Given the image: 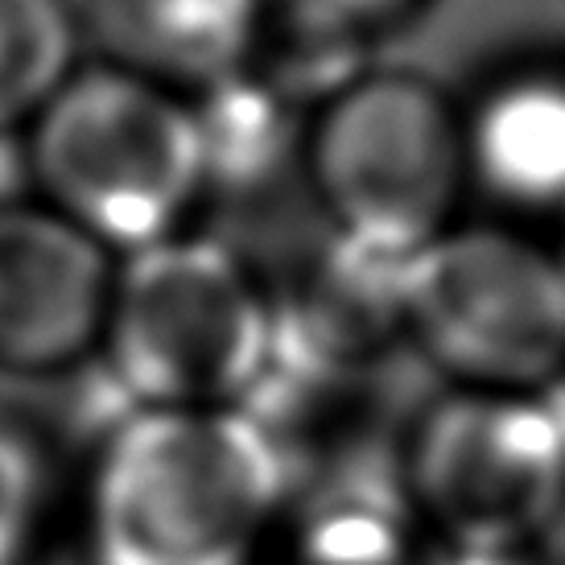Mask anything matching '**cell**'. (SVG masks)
I'll return each mask as SVG.
<instances>
[{
  "mask_svg": "<svg viewBox=\"0 0 565 565\" xmlns=\"http://www.w3.org/2000/svg\"><path fill=\"white\" fill-rule=\"evenodd\" d=\"M116 256L38 199L0 211V372L63 376L95 360Z\"/></svg>",
  "mask_w": 565,
  "mask_h": 565,
  "instance_id": "obj_7",
  "label": "cell"
},
{
  "mask_svg": "<svg viewBox=\"0 0 565 565\" xmlns=\"http://www.w3.org/2000/svg\"><path fill=\"white\" fill-rule=\"evenodd\" d=\"M553 252L562 256V268H565V215H562V244H557V248H553Z\"/></svg>",
  "mask_w": 565,
  "mask_h": 565,
  "instance_id": "obj_15",
  "label": "cell"
},
{
  "mask_svg": "<svg viewBox=\"0 0 565 565\" xmlns=\"http://www.w3.org/2000/svg\"><path fill=\"white\" fill-rule=\"evenodd\" d=\"M298 170L330 236L413 260L471 194L462 111L417 71L363 66L315 108Z\"/></svg>",
  "mask_w": 565,
  "mask_h": 565,
  "instance_id": "obj_4",
  "label": "cell"
},
{
  "mask_svg": "<svg viewBox=\"0 0 565 565\" xmlns=\"http://www.w3.org/2000/svg\"><path fill=\"white\" fill-rule=\"evenodd\" d=\"M422 4L425 0H268L273 13L315 25V30L343 33L355 42H372V33L413 17Z\"/></svg>",
  "mask_w": 565,
  "mask_h": 565,
  "instance_id": "obj_13",
  "label": "cell"
},
{
  "mask_svg": "<svg viewBox=\"0 0 565 565\" xmlns=\"http://www.w3.org/2000/svg\"><path fill=\"white\" fill-rule=\"evenodd\" d=\"M30 194L116 260L190 232L206 199L186 95L111 63H83L21 128Z\"/></svg>",
  "mask_w": 565,
  "mask_h": 565,
  "instance_id": "obj_2",
  "label": "cell"
},
{
  "mask_svg": "<svg viewBox=\"0 0 565 565\" xmlns=\"http://www.w3.org/2000/svg\"><path fill=\"white\" fill-rule=\"evenodd\" d=\"M79 565H87V562H79Z\"/></svg>",
  "mask_w": 565,
  "mask_h": 565,
  "instance_id": "obj_16",
  "label": "cell"
},
{
  "mask_svg": "<svg viewBox=\"0 0 565 565\" xmlns=\"http://www.w3.org/2000/svg\"><path fill=\"white\" fill-rule=\"evenodd\" d=\"M95 360L128 408H248L277 360V298L227 244L182 232L116 260Z\"/></svg>",
  "mask_w": 565,
  "mask_h": 565,
  "instance_id": "obj_3",
  "label": "cell"
},
{
  "mask_svg": "<svg viewBox=\"0 0 565 565\" xmlns=\"http://www.w3.org/2000/svg\"><path fill=\"white\" fill-rule=\"evenodd\" d=\"M396 471L441 545L536 553L565 520V413L553 393L450 388L413 422Z\"/></svg>",
  "mask_w": 565,
  "mask_h": 565,
  "instance_id": "obj_6",
  "label": "cell"
},
{
  "mask_svg": "<svg viewBox=\"0 0 565 565\" xmlns=\"http://www.w3.org/2000/svg\"><path fill=\"white\" fill-rule=\"evenodd\" d=\"M268 0H83V42L99 63L125 66L178 95H194L252 58Z\"/></svg>",
  "mask_w": 565,
  "mask_h": 565,
  "instance_id": "obj_9",
  "label": "cell"
},
{
  "mask_svg": "<svg viewBox=\"0 0 565 565\" xmlns=\"http://www.w3.org/2000/svg\"><path fill=\"white\" fill-rule=\"evenodd\" d=\"M79 66V4L0 0V128L21 132Z\"/></svg>",
  "mask_w": 565,
  "mask_h": 565,
  "instance_id": "obj_11",
  "label": "cell"
},
{
  "mask_svg": "<svg viewBox=\"0 0 565 565\" xmlns=\"http://www.w3.org/2000/svg\"><path fill=\"white\" fill-rule=\"evenodd\" d=\"M30 199V166H25V141L21 132L0 128V211Z\"/></svg>",
  "mask_w": 565,
  "mask_h": 565,
  "instance_id": "obj_14",
  "label": "cell"
},
{
  "mask_svg": "<svg viewBox=\"0 0 565 565\" xmlns=\"http://www.w3.org/2000/svg\"><path fill=\"white\" fill-rule=\"evenodd\" d=\"M401 327L450 388L550 393L565 380L562 256L516 227L458 220L405 265Z\"/></svg>",
  "mask_w": 565,
  "mask_h": 565,
  "instance_id": "obj_5",
  "label": "cell"
},
{
  "mask_svg": "<svg viewBox=\"0 0 565 565\" xmlns=\"http://www.w3.org/2000/svg\"><path fill=\"white\" fill-rule=\"evenodd\" d=\"M203 145L206 194L256 190L285 166H298L310 111L294 104L256 66H239L203 92L186 95Z\"/></svg>",
  "mask_w": 565,
  "mask_h": 565,
  "instance_id": "obj_10",
  "label": "cell"
},
{
  "mask_svg": "<svg viewBox=\"0 0 565 565\" xmlns=\"http://www.w3.org/2000/svg\"><path fill=\"white\" fill-rule=\"evenodd\" d=\"M54 471L30 429L0 422V565H38Z\"/></svg>",
  "mask_w": 565,
  "mask_h": 565,
  "instance_id": "obj_12",
  "label": "cell"
},
{
  "mask_svg": "<svg viewBox=\"0 0 565 565\" xmlns=\"http://www.w3.org/2000/svg\"><path fill=\"white\" fill-rule=\"evenodd\" d=\"M562 565H565V562H562Z\"/></svg>",
  "mask_w": 565,
  "mask_h": 565,
  "instance_id": "obj_17",
  "label": "cell"
},
{
  "mask_svg": "<svg viewBox=\"0 0 565 565\" xmlns=\"http://www.w3.org/2000/svg\"><path fill=\"white\" fill-rule=\"evenodd\" d=\"M471 194L516 215H565V63H520L458 104Z\"/></svg>",
  "mask_w": 565,
  "mask_h": 565,
  "instance_id": "obj_8",
  "label": "cell"
},
{
  "mask_svg": "<svg viewBox=\"0 0 565 565\" xmlns=\"http://www.w3.org/2000/svg\"><path fill=\"white\" fill-rule=\"evenodd\" d=\"M289 491L244 408H125L87 475V565H256Z\"/></svg>",
  "mask_w": 565,
  "mask_h": 565,
  "instance_id": "obj_1",
  "label": "cell"
}]
</instances>
